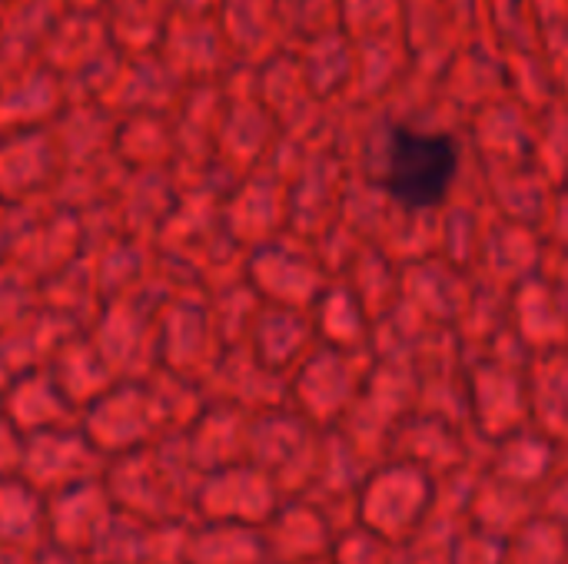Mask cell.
<instances>
[{"label":"cell","mask_w":568,"mask_h":564,"mask_svg":"<svg viewBox=\"0 0 568 564\" xmlns=\"http://www.w3.org/2000/svg\"><path fill=\"white\" fill-rule=\"evenodd\" d=\"M10 3H17V0H0V10H7Z\"/></svg>","instance_id":"obj_2"},{"label":"cell","mask_w":568,"mask_h":564,"mask_svg":"<svg viewBox=\"0 0 568 564\" xmlns=\"http://www.w3.org/2000/svg\"><path fill=\"white\" fill-rule=\"evenodd\" d=\"M459 166L456 143L436 133L396 130L386 153V189L406 209L436 206Z\"/></svg>","instance_id":"obj_1"}]
</instances>
